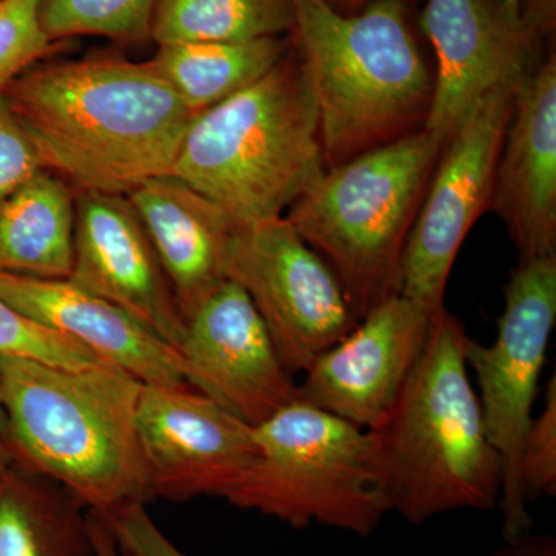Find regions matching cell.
<instances>
[{
	"instance_id": "6da1fadb",
	"label": "cell",
	"mask_w": 556,
	"mask_h": 556,
	"mask_svg": "<svg viewBox=\"0 0 556 556\" xmlns=\"http://www.w3.org/2000/svg\"><path fill=\"white\" fill-rule=\"evenodd\" d=\"M43 169L80 192L129 195L170 174L195 113L149 62L28 68L5 91Z\"/></svg>"
},
{
	"instance_id": "7a4b0ae2",
	"label": "cell",
	"mask_w": 556,
	"mask_h": 556,
	"mask_svg": "<svg viewBox=\"0 0 556 556\" xmlns=\"http://www.w3.org/2000/svg\"><path fill=\"white\" fill-rule=\"evenodd\" d=\"M141 387L109 364L76 369L0 357L14 463L65 486L89 511L148 503L135 420Z\"/></svg>"
},
{
	"instance_id": "3957f363",
	"label": "cell",
	"mask_w": 556,
	"mask_h": 556,
	"mask_svg": "<svg viewBox=\"0 0 556 556\" xmlns=\"http://www.w3.org/2000/svg\"><path fill=\"white\" fill-rule=\"evenodd\" d=\"M291 3L327 169L426 129L434 76L401 0H371L356 14L327 0Z\"/></svg>"
},
{
	"instance_id": "277c9868",
	"label": "cell",
	"mask_w": 556,
	"mask_h": 556,
	"mask_svg": "<svg viewBox=\"0 0 556 556\" xmlns=\"http://www.w3.org/2000/svg\"><path fill=\"white\" fill-rule=\"evenodd\" d=\"M463 321L438 311L426 348L375 437L391 511L412 525L473 508L493 510L501 463L486 437L466 362Z\"/></svg>"
},
{
	"instance_id": "5b68a950",
	"label": "cell",
	"mask_w": 556,
	"mask_h": 556,
	"mask_svg": "<svg viewBox=\"0 0 556 556\" xmlns=\"http://www.w3.org/2000/svg\"><path fill=\"white\" fill-rule=\"evenodd\" d=\"M325 172L316 104L291 50L268 75L193 118L170 174L243 228L283 217Z\"/></svg>"
},
{
	"instance_id": "8992f818",
	"label": "cell",
	"mask_w": 556,
	"mask_h": 556,
	"mask_svg": "<svg viewBox=\"0 0 556 556\" xmlns=\"http://www.w3.org/2000/svg\"><path fill=\"white\" fill-rule=\"evenodd\" d=\"M441 141L422 129L327 169L287 219L334 270L362 318L401 294L402 258Z\"/></svg>"
},
{
	"instance_id": "52a82bcc",
	"label": "cell",
	"mask_w": 556,
	"mask_h": 556,
	"mask_svg": "<svg viewBox=\"0 0 556 556\" xmlns=\"http://www.w3.org/2000/svg\"><path fill=\"white\" fill-rule=\"evenodd\" d=\"M254 460L223 500L292 529L371 536L391 511L371 431L295 399L254 427Z\"/></svg>"
},
{
	"instance_id": "ba28073f",
	"label": "cell",
	"mask_w": 556,
	"mask_h": 556,
	"mask_svg": "<svg viewBox=\"0 0 556 556\" xmlns=\"http://www.w3.org/2000/svg\"><path fill=\"white\" fill-rule=\"evenodd\" d=\"M504 298L495 342L482 345L468 338L464 351L467 367L477 376L486 437L500 456L501 533L507 544H514L529 535L533 526L519 463L555 327L556 254L519 262Z\"/></svg>"
},
{
	"instance_id": "9c48e42d",
	"label": "cell",
	"mask_w": 556,
	"mask_h": 556,
	"mask_svg": "<svg viewBox=\"0 0 556 556\" xmlns=\"http://www.w3.org/2000/svg\"><path fill=\"white\" fill-rule=\"evenodd\" d=\"M228 276L247 291L278 356L294 376L361 320L334 270L287 217L239 228Z\"/></svg>"
},
{
	"instance_id": "30bf717a",
	"label": "cell",
	"mask_w": 556,
	"mask_h": 556,
	"mask_svg": "<svg viewBox=\"0 0 556 556\" xmlns=\"http://www.w3.org/2000/svg\"><path fill=\"white\" fill-rule=\"evenodd\" d=\"M518 84L490 91L442 148L402 258L405 298L433 309L444 306L457 252L490 208Z\"/></svg>"
},
{
	"instance_id": "8fae6325",
	"label": "cell",
	"mask_w": 556,
	"mask_h": 556,
	"mask_svg": "<svg viewBox=\"0 0 556 556\" xmlns=\"http://www.w3.org/2000/svg\"><path fill=\"white\" fill-rule=\"evenodd\" d=\"M135 420L150 500L225 497L257 452L254 427L189 383H142Z\"/></svg>"
},
{
	"instance_id": "7c38bea8",
	"label": "cell",
	"mask_w": 556,
	"mask_h": 556,
	"mask_svg": "<svg viewBox=\"0 0 556 556\" xmlns=\"http://www.w3.org/2000/svg\"><path fill=\"white\" fill-rule=\"evenodd\" d=\"M178 353L186 382L249 426H260L299 397L294 375L237 281H225L186 320Z\"/></svg>"
},
{
	"instance_id": "4fadbf2b",
	"label": "cell",
	"mask_w": 556,
	"mask_h": 556,
	"mask_svg": "<svg viewBox=\"0 0 556 556\" xmlns=\"http://www.w3.org/2000/svg\"><path fill=\"white\" fill-rule=\"evenodd\" d=\"M439 309L402 294L379 303L303 372L298 399L364 430L382 426Z\"/></svg>"
},
{
	"instance_id": "5bb4252c",
	"label": "cell",
	"mask_w": 556,
	"mask_h": 556,
	"mask_svg": "<svg viewBox=\"0 0 556 556\" xmlns=\"http://www.w3.org/2000/svg\"><path fill=\"white\" fill-rule=\"evenodd\" d=\"M420 27L437 56L426 130L442 144L490 91L521 83L541 62V36L500 0H427Z\"/></svg>"
},
{
	"instance_id": "9a60e30c",
	"label": "cell",
	"mask_w": 556,
	"mask_h": 556,
	"mask_svg": "<svg viewBox=\"0 0 556 556\" xmlns=\"http://www.w3.org/2000/svg\"><path fill=\"white\" fill-rule=\"evenodd\" d=\"M75 207L67 280L127 311L178 350L186 320L129 197L84 190Z\"/></svg>"
},
{
	"instance_id": "2e32d148",
	"label": "cell",
	"mask_w": 556,
	"mask_h": 556,
	"mask_svg": "<svg viewBox=\"0 0 556 556\" xmlns=\"http://www.w3.org/2000/svg\"><path fill=\"white\" fill-rule=\"evenodd\" d=\"M490 211L506 225L519 262L556 254L554 50L518 84Z\"/></svg>"
},
{
	"instance_id": "e0dca14e",
	"label": "cell",
	"mask_w": 556,
	"mask_h": 556,
	"mask_svg": "<svg viewBox=\"0 0 556 556\" xmlns=\"http://www.w3.org/2000/svg\"><path fill=\"white\" fill-rule=\"evenodd\" d=\"M0 299L22 316L67 336L144 386L188 383L177 348L127 311L70 280L0 273Z\"/></svg>"
},
{
	"instance_id": "ac0fdd59",
	"label": "cell",
	"mask_w": 556,
	"mask_h": 556,
	"mask_svg": "<svg viewBox=\"0 0 556 556\" xmlns=\"http://www.w3.org/2000/svg\"><path fill=\"white\" fill-rule=\"evenodd\" d=\"M188 320L225 281L240 226L188 182L167 174L129 193Z\"/></svg>"
},
{
	"instance_id": "d6986e66",
	"label": "cell",
	"mask_w": 556,
	"mask_h": 556,
	"mask_svg": "<svg viewBox=\"0 0 556 556\" xmlns=\"http://www.w3.org/2000/svg\"><path fill=\"white\" fill-rule=\"evenodd\" d=\"M75 197L60 175L39 170L0 208V273L67 280L75 244Z\"/></svg>"
},
{
	"instance_id": "ffe728a7",
	"label": "cell",
	"mask_w": 556,
	"mask_h": 556,
	"mask_svg": "<svg viewBox=\"0 0 556 556\" xmlns=\"http://www.w3.org/2000/svg\"><path fill=\"white\" fill-rule=\"evenodd\" d=\"M84 510L65 486L14 463L0 473V556H94Z\"/></svg>"
},
{
	"instance_id": "44dd1931",
	"label": "cell",
	"mask_w": 556,
	"mask_h": 556,
	"mask_svg": "<svg viewBox=\"0 0 556 556\" xmlns=\"http://www.w3.org/2000/svg\"><path fill=\"white\" fill-rule=\"evenodd\" d=\"M287 40L161 46L148 61L195 115L257 83L289 53Z\"/></svg>"
},
{
	"instance_id": "7402d4cb",
	"label": "cell",
	"mask_w": 556,
	"mask_h": 556,
	"mask_svg": "<svg viewBox=\"0 0 556 556\" xmlns=\"http://www.w3.org/2000/svg\"><path fill=\"white\" fill-rule=\"evenodd\" d=\"M294 28L291 0H159L150 38L159 46L243 42Z\"/></svg>"
},
{
	"instance_id": "603a6c76",
	"label": "cell",
	"mask_w": 556,
	"mask_h": 556,
	"mask_svg": "<svg viewBox=\"0 0 556 556\" xmlns=\"http://www.w3.org/2000/svg\"><path fill=\"white\" fill-rule=\"evenodd\" d=\"M159 0H40V27L54 42L72 36L144 40Z\"/></svg>"
},
{
	"instance_id": "cb8c5ba5",
	"label": "cell",
	"mask_w": 556,
	"mask_h": 556,
	"mask_svg": "<svg viewBox=\"0 0 556 556\" xmlns=\"http://www.w3.org/2000/svg\"><path fill=\"white\" fill-rule=\"evenodd\" d=\"M0 357L33 358L76 369L105 364L75 340L22 316L3 299H0Z\"/></svg>"
},
{
	"instance_id": "d4e9b609",
	"label": "cell",
	"mask_w": 556,
	"mask_h": 556,
	"mask_svg": "<svg viewBox=\"0 0 556 556\" xmlns=\"http://www.w3.org/2000/svg\"><path fill=\"white\" fill-rule=\"evenodd\" d=\"M39 9L40 0H0V94L51 49Z\"/></svg>"
},
{
	"instance_id": "484cf974",
	"label": "cell",
	"mask_w": 556,
	"mask_h": 556,
	"mask_svg": "<svg viewBox=\"0 0 556 556\" xmlns=\"http://www.w3.org/2000/svg\"><path fill=\"white\" fill-rule=\"evenodd\" d=\"M522 492L527 503H535L543 495L556 493V379L546 387V401L540 416L533 417L522 442L521 463Z\"/></svg>"
},
{
	"instance_id": "4316f807",
	"label": "cell",
	"mask_w": 556,
	"mask_h": 556,
	"mask_svg": "<svg viewBox=\"0 0 556 556\" xmlns=\"http://www.w3.org/2000/svg\"><path fill=\"white\" fill-rule=\"evenodd\" d=\"M42 169L30 137L5 94H0V208L24 182Z\"/></svg>"
},
{
	"instance_id": "83f0119b",
	"label": "cell",
	"mask_w": 556,
	"mask_h": 556,
	"mask_svg": "<svg viewBox=\"0 0 556 556\" xmlns=\"http://www.w3.org/2000/svg\"><path fill=\"white\" fill-rule=\"evenodd\" d=\"M124 551L131 556H186L161 532L144 504L131 503L97 514Z\"/></svg>"
},
{
	"instance_id": "f1b7e54d",
	"label": "cell",
	"mask_w": 556,
	"mask_h": 556,
	"mask_svg": "<svg viewBox=\"0 0 556 556\" xmlns=\"http://www.w3.org/2000/svg\"><path fill=\"white\" fill-rule=\"evenodd\" d=\"M87 514H89L91 546H93L94 556H131L129 552L119 546L108 526L93 511H87Z\"/></svg>"
},
{
	"instance_id": "f546056e",
	"label": "cell",
	"mask_w": 556,
	"mask_h": 556,
	"mask_svg": "<svg viewBox=\"0 0 556 556\" xmlns=\"http://www.w3.org/2000/svg\"><path fill=\"white\" fill-rule=\"evenodd\" d=\"M495 556H556L555 538L526 535L517 543L508 544L507 548L497 552Z\"/></svg>"
},
{
	"instance_id": "4dcf8cb0",
	"label": "cell",
	"mask_w": 556,
	"mask_h": 556,
	"mask_svg": "<svg viewBox=\"0 0 556 556\" xmlns=\"http://www.w3.org/2000/svg\"><path fill=\"white\" fill-rule=\"evenodd\" d=\"M14 459L11 455L9 434H7L5 412H3L2 399H0V473L13 466Z\"/></svg>"
},
{
	"instance_id": "1f68e13d",
	"label": "cell",
	"mask_w": 556,
	"mask_h": 556,
	"mask_svg": "<svg viewBox=\"0 0 556 556\" xmlns=\"http://www.w3.org/2000/svg\"><path fill=\"white\" fill-rule=\"evenodd\" d=\"M327 2L340 13H350V10L364 7L365 3H369L371 0H327Z\"/></svg>"
},
{
	"instance_id": "d6a6232c",
	"label": "cell",
	"mask_w": 556,
	"mask_h": 556,
	"mask_svg": "<svg viewBox=\"0 0 556 556\" xmlns=\"http://www.w3.org/2000/svg\"><path fill=\"white\" fill-rule=\"evenodd\" d=\"M526 0H500L503 9L506 10L508 16L515 21H522V7H525Z\"/></svg>"
}]
</instances>
